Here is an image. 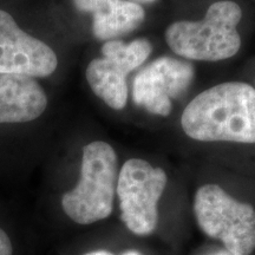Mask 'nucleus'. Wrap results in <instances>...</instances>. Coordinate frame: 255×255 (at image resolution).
Wrapping results in <instances>:
<instances>
[{
    "label": "nucleus",
    "instance_id": "1",
    "mask_svg": "<svg viewBox=\"0 0 255 255\" xmlns=\"http://www.w3.org/2000/svg\"><path fill=\"white\" fill-rule=\"evenodd\" d=\"M181 126L195 141L255 143V89L227 82L201 92L184 109Z\"/></svg>",
    "mask_w": 255,
    "mask_h": 255
},
{
    "label": "nucleus",
    "instance_id": "2",
    "mask_svg": "<svg viewBox=\"0 0 255 255\" xmlns=\"http://www.w3.org/2000/svg\"><path fill=\"white\" fill-rule=\"evenodd\" d=\"M242 18L239 4L214 2L200 21H176L165 31L169 47L187 59L219 62L235 56L241 46L238 25Z\"/></svg>",
    "mask_w": 255,
    "mask_h": 255
},
{
    "label": "nucleus",
    "instance_id": "3",
    "mask_svg": "<svg viewBox=\"0 0 255 255\" xmlns=\"http://www.w3.org/2000/svg\"><path fill=\"white\" fill-rule=\"evenodd\" d=\"M117 178V155L113 146L103 141L89 143L83 149L79 182L62 197L65 214L79 225L109 218Z\"/></svg>",
    "mask_w": 255,
    "mask_h": 255
},
{
    "label": "nucleus",
    "instance_id": "4",
    "mask_svg": "<svg viewBox=\"0 0 255 255\" xmlns=\"http://www.w3.org/2000/svg\"><path fill=\"white\" fill-rule=\"evenodd\" d=\"M197 223L209 238L220 240L234 255L255 250V210L228 195L216 184L200 187L194 200Z\"/></svg>",
    "mask_w": 255,
    "mask_h": 255
},
{
    "label": "nucleus",
    "instance_id": "5",
    "mask_svg": "<svg viewBox=\"0 0 255 255\" xmlns=\"http://www.w3.org/2000/svg\"><path fill=\"white\" fill-rule=\"evenodd\" d=\"M167 186V175L141 158L127 161L117 178L121 219L136 235L151 234L157 227L158 201Z\"/></svg>",
    "mask_w": 255,
    "mask_h": 255
},
{
    "label": "nucleus",
    "instance_id": "6",
    "mask_svg": "<svg viewBox=\"0 0 255 255\" xmlns=\"http://www.w3.org/2000/svg\"><path fill=\"white\" fill-rule=\"evenodd\" d=\"M152 51L148 39L139 38L129 44L109 40L102 46V58L94 59L87 69V79L94 94L115 110L128 102L127 76L142 65Z\"/></svg>",
    "mask_w": 255,
    "mask_h": 255
},
{
    "label": "nucleus",
    "instance_id": "7",
    "mask_svg": "<svg viewBox=\"0 0 255 255\" xmlns=\"http://www.w3.org/2000/svg\"><path fill=\"white\" fill-rule=\"evenodd\" d=\"M194 78L190 63L171 57H159L136 75L133 102L152 115L168 116L171 101L187 91Z\"/></svg>",
    "mask_w": 255,
    "mask_h": 255
},
{
    "label": "nucleus",
    "instance_id": "8",
    "mask_svg": "<svg viewBox=\"0 0 255 255\" xmlns=\"http://www.w3.org/2000/svg\"><path fill=\"white\" fill-rule=\"evenodd\" d=\"M57 66L55 51L21 30L11 14L0 9V73L44 78Z\"/></svg>",
    "mask_w": 255,
    "mask_h": 255
},
{
    "label": "nucleus",
    "instance_id": "9",
    "mask_svg": "<svg viewBox=\"0 0 255 255\" xmlns=\"http://www.w3.org/2000/svg\"><path fill=\"white\" fill-rule=\"evenodd\" d=\"M47 107V96L34 78L0 73V124L37 120Z\"/></svg>",
    "mask_w": 255,
    "mask_h": 255
},
{
    "label": "nucleus",
    "instance_id": "10",
    "mask_svg": "<svg viewBox=\"0 0 255 255\" xmlns=\"http://www.w3.org/2000/svg\"><path fill=\"white\" fill-rule=\"evenodd\" d=\"M92 18L94 36L109 41L138 27L145 12L141 5L129 0H103L92 12Z\"/></svg>",
    "mask_w": 255,
    "mask_h": 255
},
{
    "label": "nucleus",
    "instance_id": "11",
    "mask_svg": "<svg viewBox=\"0 0 255 255\" xmlns=\"http://www.w3.org/2000/svg\"><path fill=\"white\" fill-rule=\"evenodd\" d=\"M103 0H73L76 8L84 13H91Z\"/></svg>",
    "mask_w": 255,
    "mask_h": 255
},
{
    "label": "nucleus",
    "instance_id": "12",
    "mask_svg": "<svg viewBox=\"0 0 255 255\" xmlns=\"http://www.w3.org/2000/svg\"><path fill=\"white\" fill-rule=\"evenodd\" d=\"M0 255H12L11 240L1 228H0Z\"/></svg>",
    "mask_w": 255,
    "mask_h": 255
},
{
    "label": "nucleus",
    "instance_id": "13",
    "mask_svg": "<svg viewBox=\"0 0 255 255\" xmlns=\"http://www.w3.org/2000/svg\"><path fill=\"white\" fill-rule=\"evenodd\" d=\"M83 255H115V254L110 253V252H108V251H92V252H89V253H85ZM122 255H143V254L138 251L130 250V251L124 252Z\"/></svg>",
    "mask_w": 255,
    "mask_h": 255
},
{
    "label": "nucleus",
    "instance_id": "14",
    "mask_svg": "<svg viewBox=\"0 0 255 255\" xmlns=\"http://www.w3.org/2000/svg\"><path fill=\"white\" fill-rule=\"evenodd\" d=\"M200 255H234V254L231 253V252H228L226 248H221V250L210 251V252H207V253H203Z\"/></svg>",
    "mask_w": 255,
    "mask_h": 255
},
{
    "label": "nucleus",
    "instance_id": "15",
    "mask_svg": "<svg viewBox=\"0 0 255 255\" xmlns=\"http://www.w3.org/2000/svg\"><path fill=\"white\" fill-rule=\"evenodd\" d=\"M129 1L136 2V4H151V2L156 1V0H129Z\"/></svg>",
    "mask_w": 255,
    "mask_h": 255
}]
</instances>
